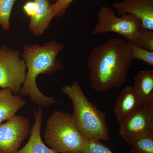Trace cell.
<instances>
[{
	"mask_svg": "<svg viewBox=\"0 0 153 153\" xmlns=\"http://www.w3.org/2000/svg\"><path fill=\"white\" fill-rule=\"evenodd\" d=\"M132 60L128 44L121 38H111L94 47L87 62L92 88L102 93L122 86L127 80Z\"/></svg>",
	"mask_w": 153,
	"mask_h": 153,
	"instance_id": "cell-1",
	"label": "cell"
},
{
	"mask_svg": "<svg viewBox=\"0 0 153 153\" xmlns=\"http://www.w3.org/2000/svg\"><path fill=\"white\" fill-rule=\"evenodd\" d=\"M64 47L63 44L55 41H50L43 46H25L23 59L27 71L19 94L29 95L31 101L41 106L48 107L59 103L53 97L46 96L39 90L36 84V79L40 74H52L63 68L62 63L57 57Z\"/></svg>",
	"mask_w": 153,
	"mask_h": 153,
	"instance_id": "cell-2",
	"label": "cell"
},
{
	"mask_svg": "<svg viewBox=\"0 0 153 153\" xmlns=\"http://www.w3.org/2000/svg\"><path fill=\"white\" fill-rule=\"evenodd\" d=\"M61 91L71 100L72 116L82 136L85 140H109L106 114L88 99L79 83L74 81L71 85H64Z\"/></svg>",
	"mask_w": 153,
	"mask_h": 153,
	"instance_id": "cell-3",
	"label": "cell"
},
{
	"mask_svg": "<svg viewBox=\"0 0 153 153\" xmlns=\"http://www.w3.org/2000/svg\"><path fill=\"white\" fill-rule=\"evenodd\" d=\"M44 139L47 146L58 153L80 152L85 140L76 128L72 115L60 111L48 118Z\"/></svg>",
	"mask_w": 153,
	"mask_h": 153,
	"instance_id": "cell-4",
	"label": "cell"
},
{
	"mask_svg": "<svg viewBox=\"0 0 153 153\" xmlns=\"http://www.w3.org/2000/svg\"><path fill=\"white\" fill-rule=\"evenodd\" d=\"M98 21L92 32L93 35L114 33L120 34L128 41H134L141 25L140 20L131 14L116 16L114 11L103 6L99 11Z\"/></svg>",
	"mask_w": 153,
	"mask_h": 153,
	"instance_id": "cell-5",
	"label": "cell"
},
{
	"mask_svg": "<svg viewBox=\"0 0 153 153\" xmlns=\"http://www.w3.org/2000/svg\"><path fill=\"white\" fill-rule=\"evenodd\" d=\"M26 64L16 50L4 46L0 49V87L8 88L12 93H20L26 76Z\"/></svg>",
	"mask_w": 153,
	"mask_h": 153,
	"instance_id": "cell-6",
	"label": "cell"
},
{
	"mask_svg": "<svg viewBox=\"0 0 153 153\" xmlns=\"http://www.w3.org/2000/svg\"><path fill=\"white\" fill-rule=\"evenodd\" d=\"M119 123L120 136L130 146L141 138L153 134V101L136 110Z\"/></svg>",
	"mask_w": 153,
	"mask_h": 153,
	"instance_id": "cell-7",
	"label": "cell"
},
{
	"mask_svg": "<svg viewBox=\"0 0 153 153\" xmlns=\"http://www.w3.org/2000/svg\"><path fill=\"white\" fill-rule=\"evenodd\" d=\"M30 122L22 116H15L0 124V153H16L30 133Z\"/></svg>",
	"mask_w": 153,
	"mask_h": 153,
	"instance_id": "cell-8",
	"label": "cell"
},
{
	"mask_svg": "<svg viewBox=\"0 0 153 153\" xmlns=\"http://www.w3.org/2000/svg\"><path fill=\"white\" fill-rule=\"evenodd\" d=\"M113 7L119 15L132 14L143 27L153 30V0H123L114 3Z\"/></svg>",
	"mask_w": 153,
	"mask_h": 153,
	"instance_id": "cell-9",
	"label": "cell"
},
{
	"mask_svg": "<svg viewBox=\"0 0 153 153\" xmlns=\"http://www.w3.org/2000/svg\"><path fill=\"white\" fill-rule=\"evenodd\" d=\"M146 104L140 99L133 86H127L118 95L115 102L114 114L118 123Z\"/></svg>",
	"mask_w": 153,
	"mask_h": 153,
	"instance_id": "cell-10",
	"label": "cell"
},
{
	"mask_svg": "<svg viewBox=\"0 0 153 153\" xmlns=\"http://www.w3.org/2000/svg\"><path fill=\"white\" fill-rule=\"evenodd\" d=\"M35 121L30 131L29 141L16 153H58L45 145L41 139V129L44 113L41 107L35 110Z\"/></svg>",
	"mask_w": 153,
	"mask_h": 153,
	"instance_id": "cell-11",
	"label": "cell"
},
{
	"mask_svg": "<svg viewBox=\"0 0 153 153\" xmlns=\"http://www.w3.org/2000/svg\"><path fill=\"white\" fill-rule=\"evenodd\" d=\"M37 9L34 16L30 18L29 28L36 36L43 35L53 18L52 5L49 0H34Z\"/></svg>",
	"mask_w": 153,
	"mask_h": 153,
	"instance_id": "cell-12",
	"label": "cell"
},
{
	"mask_svg": "<svg viewBox=\"0 0 153 153\" xmlns=\"http://www.w3.org/2000/svg\"><path fill=\"white\" fill-rule=\"evenodd\" d=\"M13 94L8 88L0 91V123L13 117L26 104L21 96Z\"/></svg>",
	"mask_w": 153,
	"mask_h": 153,
	"instance_id": "cell-13",
	"label": "cell"
},
{
	"mask_svg": "<svg viewBox=\"0 0 153 153\" xmlns=\"http://www.w3.org/2000/svg\"><path fill=\"white\" fill-rule=\"evenodd\" d=\"M134 79L133 86L141 100L144 103L153 101V70H142Z\"/></svg>",
	"mask_w": 153,
	"mask_h": 153,
	"instance_id": "cell-14",
	"label": "cell"
},
{
	"mask_svg": "<svg viewBox=\"0 0 153 153\" xmlns=\"http://www.w3.org/2000/svg\"><path fill=\"white\" fill-rule=\"evenodd\" d=\"M133 59L141 60L147 66L153 67V52L149 51L137 46L134 41H128Z\"/></svg>",
	"mask_w": 153,
	"mask_h": 153,
	"instance_id": "cell-15",
	"label": "cell"
},
{
	"mask_svg": "<svg viewBox=\"0 0 153 153\" xmlns=\"http://www.w3.org/2000/svg\"><path fill=\"white\" fill-rule=\"evenodd\" d=\"M134 42L140 47L153 52V30L143 27L141 25Z\"/></svg>",
	"mask_w": 153,
	"mask_h": 153,
	"instance_id": "cell-16",
	"label": "cell"
},
{
	"mask_svg": "<svg viewBox=\"0 0 153 153\" xmlns=\"http://www.w3.org/2000/svg\"><path fill=\"white\" fill-rule=\"evenodd\" d=\"M17 0H0V25L4 30L10 29V17L12 9Z\"/></svg>",
	"mask_w": 153,
	"mask_h": 153,
	"instance_id": "cell-17",
	"label": "cell"
},
{
	"mask_svg": "<svg viewBox=\"0 0 153 153\" xmlns=\"http://www.w3.org/2000/svg\"><path fill=\"white\" fill-rule=\"evenodd\" d=\"M131 146L134 153H153V134L137 140Z\"/></svg>",
	"mask_w": 153,
	"mask_h": 153,
	"instance_id": "cell-18",
	"label": "cell"
},
{
	"mask_svg": "<svg viewBox=\"0 0 153 153\" xmlns=\"http://www.w3.org/2000/svg\"><path fill=\"white\" fill-rule=\"evenodd\" d=\"M81 153H114L100 140H85Z\"/></svg>",
	"mask_w": 153,
	"mask_h": 153,
	"instance_id": "cell-19",
	"label": "cell"
},
{
	"mask_svg": "<svg viewBox=\"0 0 153 153\" xmlns=\"http://www.w3.org/2000/svg\"><path fill=\"white\" fill-rule=\"evenodd\" d=\"M74 0H57L56 2L52 5V15L54 17H62Z\"/></svg>",
	"mask_w": 153,
	"mask_h": 153,
	"instance_id": "cell-20",
	"label": "cell"
},
{
	"mask_svg": "<svg viewBox=\"0 0 153 153\" xmlns=\"http://www.w3.org/2000/svg\"><path fill=\"white\" fill-rule=\"evenodd\" d=\"M37 6L34 1H29L25 3L23 7V9L27 16L31 18L34 16L36 13Z\"/></svg>",
	"mask_w": 153,
	"mask_h": 153,
	"instance_id": "cell-21",
	"label": "cell"
},
{
	"mask_svg": "<svg viewBox=\"0 0 153 153\" xmlns=\"http://www.w3.org/2000/svg\"><path fill=\"white\" fill-rule=\"evenodd\" d=\"M130 153H134V152H133V151L132 150H131L130 151Z\"/></svg>",
	"mask_w": 153,
	"mask_h": 153,
	"instance_id": "cell-22",
	"label": "cell"
},
{
	"mask_svg": "<svg viewBox=\"0 0 153 153\" xmlns=\"http://www.w3.org/2000/svg\"><path fill=\"white\" fill-rule=\"evenodd\" d=\"M81 153L79 152H72V153Z\"/></svg>",
	"mask_w": 153,
	"mask_h": 153,
	"instance_id": "cell-23",
	"label": "cell"
}]
</instances>
